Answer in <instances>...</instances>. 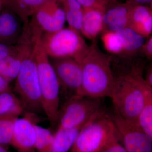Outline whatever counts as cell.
Instances as JSON below:
<instances>
[{
  "mask_svg": "<svg viewBox=\"0 0 152 152\" xmlns=\"http://www.w3.org/2000/svg\"><path fill=\"white\" fill-rule=\"evenodd\" d=\"M137 57L118 59L112 62L119 71L117 75L113 74L110 97L114 110L135 124L147 96L152 92V88L147 84L143 76L145 63Z\"/></svg>",
  "mask_w": 152,
  "mask_h": 152,
  "instance_id": "6da1fadb",
  "label": "cell"
},
{
  "mask_svg": "<svg viewBox=\"0 0 152 152\" xmlns=\"http://www.w3.org/2000/svg\"><path fill=\"white\" fill-rule=\"evenodd\" d=\"M112 55L103 53L96 40L76 60L81 68V87L78 95L88 97L110 98L114 83Z\"/></svg>",
  "mask_w": 152,
  "mask_h": 152,
  "instance_id": "7a4b0ae2",
  "label": "cell"
},
{
  "mask_svg": "<svg viewBox=\"0 0 152 152\" xmlns=\"http://www.w3.org/2000/svg\"><path fill=\"white\" fill-rule=\"evenodd\" d=\"M42 33L37 34L33 48V53L42 96L43 109L52 124L57 122L60 85L56 72L41 41Z\"/></svg>",
  "mask_w": 152,
  "mask_h": 152,
  "instance_id": "3957f363",
  "label": "cell"
},
{
  "mask_svg": "<svg viewBox=\"0 0 152 152\" xmlns=\"http://www.w3.org/2000/svg\"><path fill=\"white\" fill-rule=\"evenodd\" d=\"M34 42L35 41L28 47L16 78L15 86L24 110L31 114L43 110L37 65L33 53Z\"/></svg>",
  "mask_w": 152,
  "mask_h": 152,
  "instance_id": "277c9868",
  "label": "cell"
},
{
  "mask_svg": "<svg viewBox=\"0 0 152 152\" xmlns=\"http://www.w3.org/2000/svg\"><path fill=\"white\" fill-rule=\"evenodd\" d=\"M116 131L110 116L102 109L80 129L71 152H99Z\"/></svg>",
  "mask_w": 152,
  "mask_h": 152,
  "instance_id": "5b68a950",
  "label": "cell"
},
{
  "mask_svg": "<svg viewBox=\"0 0 152 152\" xmlns=\"http://www.w3.org/2000/svg\"><path fill=\"white\" fill-rule=\"evenodd\" d=\"M41 41L47 55L52 58L76 59L88 47L80 33L69 27L54 32L43 33Z\"/></svg>",
  "mask_w": 152,
  "mask_h": 152,
  "instance_id": "8992f818",
  "label": "cell"
},
{
  "mask_svg": "<svg viewBox=\"0 0 152 152\" xmlns=\"http://www.w3.org/2000/svg\"><path fill=\"white\" fill-rule=\"evenodd\" d=\"M101 99L73 95L59 110L58 128L74 129L84 125L101 110Z\"/></svg>",
  "mask_w": 152,
  "mask_h": 152,
  "instance_id": "52a82bcc",
  "label": "cell"
},
{
  "mask_svg": "<svg viewBox=\"0 0 152 152\" xmlns=\"http://www.w3.org/2000/svg\"><path fill=\"white\" fill-rule=\"evenodd\" d=\"M110 115L124 146L128 152H152V137L136 124L126 119L114 110Z\"/></svg>",
  "mask_w": 152,
  "mask_h": 152,
  "instance_id": "ba28073f",
  "label": "cell"
},
{
  "mask_svg": "<svg viewBox=\"0 0 152 152\" xmlns=\"http://www.w3.org/2000/svg\"><path fill=\"white\" fill-rule=\"evenodd\" d=\"M29 20L43 33L54 32L61 29L66 21L64 11L58 0L44 4L34 12Z\"/></svg>",
  "mask_w": 152,
  "mask_h": 152,
  "instance_id": "9c48e42d",
  "label": "cell"
},
{
  "mask_svg": "<svg viewBox=\"0 0 152 152\" xmlns=\"http://www.w3.org/2000/svg\"><path fill=\"white\" fill-rule=\"evenodd\" d=\"M60 87L77 95L82 81L81 68L80 64L72 58H53L51 61Z\"/></svg>",
  "mask_w": 152,
  "mask_h": 152,
  "instance_id": "30bf717a",
  "label": "cell"
},
{
  "mask_svg": "<svg viewBox=\"0 0 152 152\" xmlns=\"http://www.w3.org/2000/svg\"><path fill=\"white\" fill-rule=\"evenodd\" d=\"M133 6L126 1L121 3L118 0L113 1L106 9L103 15L102 32H115L128 27Z\"/></svg>",
  "mask_w": 152,
  "mask_h": 152,
  "instance_id": "8fae6325",
  "label": "cell"
},
{
  "mask_svg": "<svg viewBox=\"0 0 152 152\" xmlns=\"http://www.w3.org/2000/svg\"><path fill=\"white\" fill-rule=\"evenodd\" d=\"M24 22L16 14L3 7L0 12V43L15 45L23 31Z\"/></svg>",
  "mask_w": 152,
  "mask_h": 152,
  "instance_id": "7c38bea8",
  "label": "cell"
},
{
  "mask_svg": "<svg viewBox=\"0 0 152 152\" xmlns=\"http://www.w3.org/2000/svg\"><path fill=\"white\" fill-rule=\"evenodd\" d=\"M35 124L29 117L16 120L11 143L20 152L34 151L36 139Z\"/></svg>",
  "mask_w": 152,
  "mask_h": 152,
  "instance_id": "4fadbf2b",
  "label": "cell"
},
{
  "mask_svg": "<svg viewBox=\"0 0 152 152\" xmlns=\"http://www.w3.org/2000/svg\"><path fill=\"white\" fill-rule=\"evenodd\" d=\"M122 45L123 52L118 56L132 57L141 54L145 37L132 28L126 27L115 32Z\"/></svg>",
  "mask_w": 152,
  "mask_h": 152,
  "instance_id": "5bb4252c",
  "label": "cell"
},
{
  "mask_svg": "<svg viewBox=\"0 0 152 152\" xmlns=\"http://www.w3.org/2000/svg\"><path fill=\"white\" fill-rule=\"evenodd\" d=\"M83 19L81 33L92 41L95 40L103 31V12L99 10L90 8H83Z\"/></svg>",
  "mask_w": 152,
  "mask_h": 152,
  "instance_id": "9a60e30c",
  "label": "cell"
},
{
  "mask_svg": "<svg viewBox=\"0 0 152 152\" xmlns=\"http://www.w3.org/2000/svg\"><path fill=\"white\" fill-rule=\"evenodd\" d=\"M54 0H1L3 7L15 13L23 22L27 21L39 7Z\"/></svg>",
  "mask_w": 152,
  "mask_h": 152,
  "instance_id": "2e32d148",
  "label": "cell"
},
{
  "mask_svg": "<svg viewBox=\"0 0 152 152\" xmlns=\"http://www.w3.org/2000/svg\"><path fill=\"white\" fill-rule=\"evenodd\" d=\"M83 126L74 129L58 128L53 135L52 143L46 152H68L73 145Z\"/></svg>",
  "mask_w": 152,
  "mask_h": 152,
  "instance_id": "e0dca14e",
  "label": "cell"
},
{
  "mask_svg": "<svg viewBox=\"0 0 152 152\" xmlns=\"http://www.w3.org/2000/svg\"><path fill=\"white\" fill-rule=\"evenodd\" d=\"M65 14L69 27L81 33L84 10L77 0H58Z\"/></svg>",
  "mask_w": 152,
  "mask_h": 152,
  "instance_id": "ac0fdd59",
  "label": "cell"
},
{
  "mask_svg": "<svg viewBox=\"0 0 152 152\" xmlns=\"http://www.w3.org/2000/svg\"><path fill=\"white\" fill-rule=\"evenodd\" d=\"M23 110L20 99L10 90L0 92V117L10 115L18 117Z\"/></svg>",
  "mask_w": 152,
  "mask_h": 152,
  "instance_id": "d6986e66",
  "label": "cell"
},
{
  "mask_svg": "<svg viewBox=\"0 0 152 152\" xmlns=\"http://www.w3.org/2000/svg\"><path fill=\"white\" fill-rule=\"evenodd\" d=\"M136 124L152 137V92L147 96L143 107L137 118Z\"/></svg>",
  "mask_w": 152,
  "mask_h": 152,
  "instance_id": "ffe728a7",
  "label": "cell"
},
{
  "mask_svg": "<svg viewBox=\"0 0 152 152\" xmlns=\"http://www.w3.org/2000/svg\"><path fill=\"white\" fill-rule=\"evenodd\" d=\"M151 16L152 7L143 5H133L128 27L137 32L144 22Z\"/></svg>",
  "mask_w": 152,
  "mask_h": 152,
  "instance_id": "44dd1931",
  "label": "cell"
},
{
  "mask_svg": "<svg viewBox=\"0 0 152 152\" xmlns=\"http://www.w3.org/2000/svg\"><path fill=\"white\" fill-rule=\"evenodd\" d=\"M18 116L14 115L0 117V144H11L14 126Z\"/></svg>",
  "mask_w": 152,
  "mask_h": 152,
  "instance_id": "7402d4cb",
  "label": "cell"
},
{
  "mask_svg": "<svg viewBox=\"0 0 152 152\" xmlns=\"http://www.w3.org/2000/svg\"><path fill=\"white\" fill-rule=\"evenodd\" d=\"M35 148L39 152H46L51 144L53 134L48 129L35 124Z\"/></svg>",
  "mask_w": 152,
  "mask_h": 152,
  "instance_id": "603a6c76",
  "label": "cell"
},
{
  "mask_svg": "<svg viewBox=\"0 0 152 152\" xmlns=\"http://www.w3.org/2000/svg\"><path fill=\"white\" fill-rule=\"evenodd\" d=\"M102 40L106 50L116 56L123 52L122 45L115 32L106 31L102 33Z\"/></svg>",
  "mask_w": 152,
  "mask_h": 152,
  "instance_id": "cb8c5ba5",
  "label": "cell"
},
{
  "mask_svg": "<svg viewBox=\"0 0 152 152\" xmlns=\"http://www.w3.org/2000/svg\"><path fill=\"white\" fill-rule=\"evenodd\" d=\"M99 152H128L122 143L118 131L112 136Z\"/></svg>",
  "mask_w": 152,
  "mask_h": 152,
  "instance_id": "d4e9b609",
  "label": "cell"
},
{
  "mask_svg": "<svg viewBox=\"0 0 152 152\" xmlns=\"http://www.w3.org/2000/svg\"><path fill=\"white\" fill-rule=\"evenodd\" d=\"M82 6L83 8H90L97 9L104 12L106 9L115 0H77Z\"/></svg>",
  "mask_w": 152,
  "mask_h": 152,
  "instance_id": "484cf974",
  "label": "cell"
},
{
  "mask_svg": "<svg viewBox=\"0 0 152 152\" xmlns=\"http://www.w3.org/2000/svg\"><path fill=\"white\" fill-rule=\"evenodd\" d=\"M18 45H11L0 43V61L6 57L12 54L18 50Z\"/></svg>",
  "mask_w": 152,
  "mask_h": 152,
  "instance_id": "4316f807",
  "label": "cell"
},
{
  "mask_svg": "<svg viewBox=\"0 0 152 152\" xmlns=\"http://www.w3.org/2000/svg\"><path fill=\"white\" fill-rule=\"evenodd\" d=\"M148 37L142 47L141 54L148 59L151 60L152 58V36L150 35Z\"/></svg>",
  "mask_w": 152,
  "mask_h": 152,
  "instance_id": "83f0119b",
  "label": "cell"
},
{
  "mask_svg": "<svg viewBox=\"0 0 152 152\" xmlns=\"http://www.w3.org/2000/svg\"><path fill=\"white\" fill-rule=\"evenodd\" d=\"M147 84L152 88V64L148 66L145 76L144 78Z\"/></svg>",
  "mask_w": 152,
  "mask_h": 152,
  "instance_id": "f1b7e54d",
  "label": "cell"
},
{
  "mask_svg": "<svg viewBox=\"0 0 152 152\" xmlns=\"http://www.w3.org/2000/svg\"><path fill=\"white\" fill-rule=\"evenodd\" d=\"M126 2L133 5H143L152 7V0H127Z\"/></svg>",
  "mask_w": 152,
  "mask_h": 152,
  "instance_id": "f546056e",
  "label": "cell"
},
{
  "mask_svg": "<svg viewBox=\"0 0 152 152\" xmlns=\"http://www.w3.org/2000/svg\"><path fill=\"white\" fill-rule=\"evenodd\" d=\"M10 90V83L0 75V92Z\"/></svg>",
  "mask_w": 152,
  "mask_h": 152,
  "instance_id": "4dcf8cb0",
  "label": "cell"
},
{
  "mask_svg": "<svg viewBox=\"0 0 152 152\" xmlns=\"http://www.w3.org/2000/svg\"><path fill=\"white\" fill-rule=\"evenodd\" d=\"M0 152H8L4 148H3L2 147L0 146Z\"/></svg>",
  "mask_w": 152,
  "mask_h": 152,
  "instance_id": "1f68e13d",
  "label": "cell"
},
{
  "mask_svg": "<svg viewBox=\"0 0 152 152\" xmlns=\"http://www.w3.org/2000/svg\"><path fill=\"white\" fill-rule=\"evenodd\" d=\"M3 8V6L1 2V0H0V12H1V11Z\"/></svg>",
  "mask_w": 152,
  "mask_h": 152,
  "instance_id": "d6a6232c",
  "label": "cell"
},
{
  "mask_svg": "<svg viewBox=\"0 0 152 152\" xmlns=\"http://www.w3.org/2000/svg\"><path fill=\"white\" fill-rule=\"evenodd\" d=\"M34 152V151H32V152Z\"/></svg>",
  "mask_w": 152,
  "mask_h": 152,
  "instance_id": "836d02e7",
  "label": "cell"
}]
</instances>
